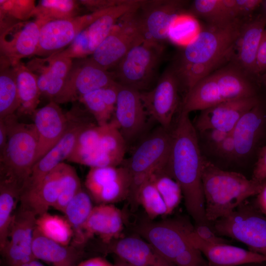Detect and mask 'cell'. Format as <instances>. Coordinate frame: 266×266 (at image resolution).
<instances>
[{"label": "cell", "instance_id": "obj_1", "mask_svg": "<svg viewBox=\"0 0 266 266\" xmlns=\"http://www.w3.org/2000/svg\"><path fill=\"white\" fill-rule=\"evenodd\" d=\"M166 173L180 185L186 209L196 225L212 226L205 216L201 182L203 157L201 154L197 130L189 114L181 111L173 132Z\"/></svg>", "mask_w": 266, "mask_h": 266}, {"label": "cell", "instance_id": "obj_2", "mask_svg": "<svg viewBox=\"0 0 266 266\" xmlns=\"http://www.w3.org/2000/svg\"><path fill=\"white\" fill-rule=\"evenodd\" d=\"M245 21L223 26L207 25L185 46L170 66L180 88L187 92L200 80L230 62Z\"/></svg>", "mask_w": 266, "mask_h": 266}, {"label": "cell", "instance_id": "obj_3", "mask_svg": "<svg viewBox=\"0 0 266 266\" xmlns=\"http://www.w3.org/2000/svg\"><path fill=\"white\" fill-rule=\"evenodd\" d=\"M201 182L205 216L212 225L234 211L260 191L262 182L248 179L241 173L222 169L203 158Z\"/></svg>", "mask_w": 266, "mask_h": 266}, {"label": "cell", "instance_id": "obj_4", "mask_svg": "<svg viewBox=\"0 0 266 266\" xmlns=\"http://www.w3.org/2000/svg\"><path fill=\"white\" fill-rule=\"evenodd\" d=\"M254 81L229 63L200 80L187 92L181 111L189 114L230 100L256 96Z\"/></svg>", "mask_w": 266, "mask_h": 266}, {"label": "cell", "instance_id": "obj_5", "mask_svg": "<svg viewBox=\"0 0 266 266\" xmlns=\"http://www.w3.org/2000/svg\"><path fill=\"white\" fill-rule=\"evenodd\" d=\"M3 119L7 129V140L0 153V181L16 185L21 191L35 164L38 135L34 124L18 121L14 114Z\"/></svg>", "mask_w": 266, "mask_h": 266}, {"label": "cell", "instance_id": "obj_6", "mask_svg": "<svg viewBox=\"0 0 266 266\" xmlns=\"http://www.w3.org/2000/svg\"><path fill=\"white\" fill-rule=\"evenodd\" d=\"M171 144V133L160 126L146 136L125 164H122L127 167L130 175L127 200L132 209L139 205L138 195L142 185L155 172L166 166Z\"/></svg>", "mask_w": 266, "mask_h": 266}, {"label": "cell", "instance_id": "obj_7", "mask_svg": "<svg viewBox=\"0 0 266 266\" xmlns=\"http://www.w3.org/2000/svg\"><path fill=\"white\" fill-rule=\"evenodd\" d=\"M219 235L246 245L248 250L266 257V216L252 202L245 200L228 215L212 223Z\"/></svg>", "mask_w": 266, "mask_h": 266}, {"label": "cell", "instance_id": "obj_8", "mask_svg": "<svg viewBox=\"0 0 266 266\" xmlns=\"http://www.w3.org/2000/svg\"><path fill=\"white\" fill-rule=\"evenodd\" d=\"M164 52L162 44L145 40L132 48L112 71L116 81L139 92L152 82Z\"/></svg>", "mask_w": 266, "mask_h": 266}, {"label": "cell", "instance_id": "obj_9", "mask_svg": "<svg viewBox=\"0 0 266 266\" xmlns=\"http://www.w3.org/2000/svg\"><path fill=\"white\" fill-rule=\"evenodd\" d=\"M138 9L122 16L90 56L103 69L114 68L132 48L145 40Z\"/></svg>", "mask_w": 266, "mask_h": 266}, {"label": "cell", "instance_id": "obj_10", "mask_svg": "<svg viewBox=\"0 0 266 266\" xmlns=\"http://www.w3.org/2000/svg\"><path fill=\"white\" fill-rule=\"evenodd\" d=\"M144 0H126L109 8L102 15L83 30L65 49L54 53L59 57L71 59L91 55L108 34L119 19L128 12L138 9Z\"/></svg>", "mask_w": 266, "mask_h": 266}, {"label": "cell", "instance_id": "obj_11", "mask_svg": "<svg viewBox=\"0 0 266 266\" xmlns=\"http://www.w3.org/2000/svg\"><path fill=\"white\" fill-rule=\"evenodd\" d=\"M117 82L113 72L105 70L90 57L73 61L64 87L53 100L58 104L78 100L84 95Z\"/></svg>", "mask_w": 266, "mask_h": 266}, {"label": "cell", "instance_id": "obj_12", "mask_svg": "<svg viewBox=\"0 0 266 266\" xmlns=\"http://www.w3.org/2000/svg\"><path fill=\"white\" fill-rule=\"evenodd\" d=\"M67 113L70 119L67 130L57 143L34 165L22 191L41 182L64 160H67L81 132L93 123L85 115L84 111L78 107L72 108Z\"/></svg>", "mask_w": 266, "mask_h": 266}, {"label": "cell", "instance_id": "obj_13", "mask_svg": "<svg viewBox=\"0 0 266 266\" xmlns=\"http://www.w3.org/2000/svg\"><path fill=\"white\" fill-rule=\"evenodd\" d=\"M137 233L168 262L174 264L193 248L185 234L181 219L140 224Z\"/></svg>", "mask_w": 266, "mask_h": 266}, {"label": "cell", "instance_id": "obj_14", "mask_svg": "<svg viewBox=\"0 0 266 266\" xmlns=\"http://www.w3.org/2000/svg\"><path fill=\"white\" fill-rule=\"evenodd\" d=\"M129 172L123 165L90 167L85 186L91 197L100 204H112L128 198Z\"/></svg>", "mask_w": 266, "mask_h": 266}, {"label": "cell", "instance_id": "obj_15", "mask_svg": "<svg viewBox=\"0 0 266 266\" xmlns=\"http://www.w3.org/2000/svg\"><path fill=\"white\" fill-rule=\"evenodd\" d=\"M180 88L178 81L169 66L153 89L140 92L147 115L167 130L178 106Z\"/></svg>", "mask_w": 266, "mask_h": 266}, {"label": "cell", "instance_id": "obj_16", "mask_svg": "<svg viewBox=\"0 0 266 266\" xmlns=\"http://www.w3.org/2000/svg\"><path fill=\"white\" fill-rule=\"evenodd\" d=\"M109 9L44 23L40 28L38 46L35 55L48 57L65 49L83 30Z\"/></svg>", "mask_w": 266, "mask_h": 266}, {"label": "cell", "instance_id": "obj_17", "mask_svg": "<svg viewBox=\"0 0 266 266\" xmlns=\"http://www.w3.org/2000/svg\"><path fill=\"white\" fill-rule=\"evenodd\" d=\"M188 3L181 0H144L138 12L145 40L162 44L168 39L172 23Z\"/></svg>", "mask_w": 266, "mask_h": 266}, {"label": "cell", "instance_id": "obj_18", "mask_svg": "<svg viewBox=\"0 0 266 266\" xmlns=\"http://www.w3.org/2000/svg\"><path fill=\"white\" fill-rule=\"evenodd\" d=\"M37 217L21 205L17 207L8 241L0 250L9 266H19L36 259L33 254L32 243Z\"/></svg>", "mask_w": 266, "mask_h": 266}, {"label": "cell", "instance_id": "obj_19", "mask_svg": "<svg viewBox=\"0 0 266 266\" xmlns=\"http://www.w3.org/2000/svg\"><path fill=\"white\" fill-rule=\"evenodd\" d=\"M43 23L34 19L18 22L0 33V57L12 66L35 54Z\"/></svg>", "mask_w": 266, "mask_h": 266}, {"label": "cell", "instance_id": "obj_20", "mask_svg": "<svg viewBox=\"0 0 266 266\" xmlns=\"http://www.w3.org/2000/svg\"><path fill=\"white\" fill-rule=\"evenodd\" d=\"M147 114L140 92L119 84L112 120L126 143L137 138L146 124Z\"/></svg>", "mask_w": 266, "mask_h": 266}, {"label": "cell", "instance_id": "obj_21", "mask_svg": "<svg viewBox=\"0 0 266 266\" xmlns=\"http://www.w3.org/2000/svg\"><path fill=\"white\" fill-rule=\"evenodd\" d=\"M186 236L196 249L205 258L207 266H238L266 261V257L229 244H211L200 239L195 233L193 226L182 219Z\"/></svg>", "mask_w": 266, "mask_h": 266}, {"label": "cell", "instance_id": "obj_22", "mask_svg": "<svg viewBox=\"0 0 266 266\" xmlns=\"http://www.w3.org/2000/svg\"><path fill=\"white\" fill-rule=\"evenodd\" d=\"M260 102L256 96L222 102L201 110L194 126L200 133L217 129L231 133L241 116Z\"/></svg>", "mask_w": 266, "mask_h": 266}, {"label": "cell", "instance_id": "obj_23", "mask_svg": "<svg viewBox=\"0 0 266 266\" xmlns=\"http://www.w3.org/2000/svg\"><path fill=\"white\" fill-rule=\"evenodd\" d=\"M266 28L260 13L245 21L234 42L229 62L254 81L257 52Z\"/></svg>", "mask_w": 266, "mask_h": 266}, {"label": "cell", "instance_id": "obj_24", "mask_svg": "<svg viewBox=\"0 0 266 266\" xmlns=\"http://www.w3.org/2000/svg\"><path fill=\"white\" fill-rule=\"evenodd\" d=\"M33 115L38 135L35 164L61 139L67 130L70 119L68 113H65L54 101L37 109Z\"/></svg>", "mask_w": 266, "mask_h": 266}, {"label": "cell", "instance_id": "obj_25", "mask_svg": "<svg viewBox=\"0 0 266 266\" xmlns=\"http://www.w3.org/2000/svg\"><path fill=\"white\" fill-rule=\"evenodd\" d=\"M73 60L53 54L45 58H35L26 66L36 77L41 96L53 101L62 91Z\"/></svg>", "mask_w": 266, "mask_h": 266}, {"label": "cell", "instance_id": "obj_26", "mask_svg": "<svg viewBox=\"0 0 266 266\" xmlns=\"http://www.w3.org/2000/svg\"><path fill=\"white\" fill-rule=\"evenodd\" d=\"M105 252L112 253L133 266H174L146 240L128 236L106 244Z\"/></svg>", "mask_w": 266, "mask_h": 266}, {"label": "cell", "instance_id": "obj_27", "mask_svg": "<svg viewBox=\"0 0 266 266\" xmlns=\"http://www.w3.org/2000/svg\"><path fill=\"white\" fill-rule=\"evenodd\" d=\"M266 126V114L260 102L244 113L231 132L235 147V159L249 156L257 146Z\"/></svg>", "mask_w": 266, "mask_h": 266}, {"label": "cell", "instance_id": "obj_28", "mask_svg": "<svg viewBox=\"0 0 266 266\" xmlns=\"http://www.w3.org/2000/svg\"><path fill=\"white\" fill-rule=\"evenodd\" d=\"M127 143L115 122L106 125L98 143L88 157L84 165L90 167L117 166L122 165Z\"/></svg>", "mask_w": 266, "mask_h": 266}, {"label": "cell", "instance_id": "obj_29", "mask_svg": "<svg viewBox=\"0 0 266 266\" xmlns=\"http://www.w3.org/2000/svg\"><path fill=\"white\" fill-rule=\"evenodd\" d=\"M62 164H60L37 185L23 190L20 204L37 217L48 212L59 197Z\"/></svg>", "mask_w": 266, "mask_h": 266}, {"label": "cell", "instance_id": "obj_30", "mask_svg": "<svg viewBox=\"0 0 266 266\" xmlns=\"http://www.w3.org/2000/svg\"><path fill=\"white\" fill-rule=\"evenodd\" d=\"M123 220L121 211L112 204L94 206L84 227L86 237L98 235L107 244L118 238L123 229Z\"/></svg>", "mask_w": 266, "mask_h": 266}, {"label": "cell", "instance_id": "obj_31", "mask_svg": "<svg viewBox=\"0 0 266 266\" xmlns=\"http://www.w3.org/2000/svg\"><path fill=\"white\" fill-rule=\"evenodd\" d=\"M34 258L50 266H77L81 256L79 249L71 245L65 246L42 235L35 228L32 243Z\"/></svg>", "mask_w": 266, "mask_h": 266}, {"label": "cell", "instance_id": "obj_32", "mask_svg": "<svg viewBox=\"0 0 266 266\" xmlns=\"http://www.w3.org/2000/svg\"><path fill=\"white\" fill-rule=\"evenodd\" d=\"M119 83L102 88L82 96L78 101L85 106L97 124L102 126L111 120L115 111Z\"/></svg>", "mask_w": 266, "mask_h": 266}, {"label": "cell", "instance_id": "obj_33", "mask_svg": "<svg viewBox=\"0 0 266 266\" xmlns=\"http://www.w3.org/2000/svg\"><path fill=\"white\" fill-rule=\"evenodd\" d=\"M93 207L91 196L82 189L63 212L73 231L70 245L78 249L81 248L88 240L84 227Z\"/></svg>", "mask_w": 266, "mask_h": 266}, {"label": "cell", "instance_id": "obj_34", "mask_svg": "<svg viewBox=\"0 0 266 266\" xmlns=\"http://www.w3.org/2000/svg\"><path fill=\"white\" fill-rule=\"evenodd\" d=\"M13 66L20 100L16 113L20 115H33L37 109L41 96L36 77L21 61Z\"/></svg>", "mask_w": 266, "mask_h": 266}, {"label": "cell", "instance_id": "obj_35", "mask_svg": "<svg viewBox=\"0 0 266 266\" xmlns=\"http://www.w3.org/2000/svg\"><path fill=\"white\" fill-rule=\"evenodd\" d=\"M188 11L212 26H223L236 20L227 0H195L189 5Z\"/></svg>", "mask_w": 266, "mask_h": 266}, {"label": "cell", "instance_id": "obj_36", "mask_svg": "<svg viewBox=\"0 0 266 266\" xmlns=\"http://www.w3.org/2000/svg\"><path fill=\"white\" fill-rule=\"evenodd\" d=\"M20 106L14 68L0 57V119L15 114Z\"/></svg>", "mask_w": 266, "mask_h": 266}, {"label": "cell", "instance_id": "obj_37", "mask_svg": "<svg viewBox=\"0 0 266 266\" xmlns=\"http://www.w3.org/2000/svg\"><path fill=\"white\" fill-rule=\"evenodd\" d=\"M21 189L15 184L0 181V250L6 244L10 228L20 202Z\"/></svg>", "mask_w": 266, "mask_h": 266}, {"label": "cell", "instance_id": "obj_38", "mask_svg": "<svg viewBox=\"0 0 266 266\" xmlns=\"http://www.w3.org/2000/svg\"><path fill=\"white\" fill-rule=\"evenodd\" d=\"M78 0H41L35 5L32 17L43 24L51 21L69 19L79 16Z\"/></svg>", "mask_w": 266, "mask_h": 266}, {"label": "cell", "instance_id": "obj_39", "mask_svg": "<svg viewBox=\"0 0 266 266\" xmlns=\"http://www.w3.org/2000/svg\"><path fill=\"white\" fill-rule=\"evenodd\" d=\"M35 228L46 237L65 246L70 245L72 228L66 217L47 212L37 217Z\"/></svg>", "mask_w": 266, "mask_h": 266}, {"label": "cell", "instance_id": "obj_40", "mask_svg": "<svg viewBox=\"0 0 266 266\" xmlns=\"http://www.w3.org/2000/svg\"><path fill=\"white\" fill-rule=\"evenodd\" d=\"M35 5L34 1L31 0H0V33L32 17Z\"/></svg>", "mask_w": 266, "mask_h": 266}, {"label": "cell", "instance_id": "obj_41", "mask_svg": "<svg viewBox=\"0 0 266 266\" xmlns=\"http://www.w3.org/2000/svg\"><path fill=\"white\" fill-rule=\"evenodd\" d=\"M106 125L92 123L84 129L79 134L73 150L67 160L83 165L100 141Z\"/></svg>", "mask_w": 266, "mask_h": 266}, {"label": "cell", "instance_id": "obj_42", "mask_svg": "<svg viewBox=\"0 0 266 266\" xmlns=\"http://www.w3.org/2000/svg\"><path fill=\"white\" fill-rule=\"evenodd\" d=\"M149 179L163 199L167 215L171 213L178 206L183 197L180 185L163 169L155 172Z\"/></svg>", "mask_w": 266, "mask_h": 266}, {"label": "cell", "instance_id": "obj_43", "mask_svg": "<svg viewBox=\"0 0 266 266\" xmlns=\"http://www.w3.org/2000/svg\"><path fill=\"white\" fill-rule=\"evenodd\" d=\"M82 189L81 181L75 169L71 166L63 163L59 195L53 207L63 213L66 205Z\"/></svg>", "mask_w": 266, "mask_h": 266}, {"label": "cell", "instance_id": "obj_44", "mask_svg": "<svg viewBox=\"0 0 266 266\" xmlns=\"http://www.w3.org/2000/svg\"><path fill=\"white\" fill-rule=\"evenodd\" d=\"M138 202L151 219L161 215H167V208L163 199L149 179L140 188Z\"/></svg>", "mask_w": 266, "mask_h": 266}, {"label": "cell", "instance_id": "obj_45", "mask_svg": "<svg viewBox=\"0 0 266 266\" xmlns=\"http://www.w3.org/2000/svg\"><path fill=\"white\" fill-rule=\"evenodd\" d=\"M182 14L173 22L168 33V38L178 44L183 43L190 39L196 28V22L192 17Z\"/></svg>", "mask_w": 266, "mask_h": 266}, {"label": "cell", "instance_id": "obj_46", "mask_svg": "<svg viewBox=\"0 0 266 266\" xmlns=\"http://www.w3.org/2000/svg\"><path fill=\"white\" fill-rule=\"evenodd\" d=\"M263 0H229V3L236 20H246L254 16L260 9Z\"/></svg>", "mask_w": 266, "mask_h": 266}, {"label": "cell", "instance_id": "obj_47", "mask_svg": "<svg viewBox=\"0 0 266 266\" xmlns=\"http://www.w3.org/2000/svg\"><path fill=\"white\" fill-rule=\"evenodd\" d=\"M193 230L197 235L203 241L211 244H230V241L218 235L212 227L206 225H195Z\"/></svg>", "mask_w": 266, "mask_h": 266}, {"label": "cell", "instance_id": "obj_48", "mask_svg": "<svg viewBox=\"0 0 266 266\" xmlns=\"http://www.w3.org/2000/svg\"><path fill=\"white\" fill-rule=\"evenodd\" d=\"M126 0H81L80 5L92 12H98L118 6Z\"/></svg>", "mask_w": 266, "mask_h": 266}, {"label": "cell", "instance_id": "obj_49", "mask_svg": "<svg viewBox=\"0 0 266 266\" xmlns=\"http://www.w3.org/2000/svg\"><path fill=\"white\" fill-rule=\"evenodd\" d=\"M266 72V28L258 47L256 59V81L257 78Z\"/></svg>", "mask_w": 266, "mask_h": 266}, {"label": "cell", "instance_id": "obj_50", "mask_svg": "<svg viewBox=\"0 0 266 266\" xmlns=\"http://www.w3.org/2000/svg\"><path fill=\"white\" fill-rule=\"evenodd\" d=\"M251 179L259 182L266 179V145L259 152Z\"/></svg>", "mask_w": 266, "mask_h": 266}, {"label": "cell", "instance_id": "obj_51", "mask_svg": "<svg viewBox=\"0 0 266 266\" xmlns=\"http://www.w3.org/2000/svg\"><path fill=\"white\" fill-rule=\"evenodd\" d=\"M214 150L220 156L224 158L235 159V147L231 133L226 137Z\"/></svg>", "mask_w": 266, "mask_h": 266}, {"label": "cell", "instance_id": "obj_52", "mask_svg": "<svg viewBox=\"0 0 266 266\" xmlns=\"http://www.w3.org/2000/svg\"><path fill=\"white\" fill-rule=\"evenodd\" d=\"M204 133H206L207 140L214 150L231 133L217 129L209 130Z\"/></svg>", "mask_w": 266, "mask_h": 266}, {"label": "cell", "instance_id": "obj_53", "mask_svg": "<svg viewBox=\"0 0 266 266\" xmlns=\"http://www.w3.org/2000/svg\"><path fill=\"white\" fill-rule=\"evenodd\" d=\"M252 203L258 210L266 216V179L262 182L261 188Z\"/></svg>", "mask_w": 266, "mask_h": 266}, {"label": "cell", "instance_id": "obj_54", "mask_svg": "<svg viewBox=\"0 0 266 266\" xmlns=\"http://www.w3.org/2000/svg\"><path fill=\"white\" fill-rule=\"evenodd\" d=\"M77 266H113L107 261L101 257L92 258L78 264Z\"/></svg>", "mask_w": 266, "mask_h": 266}, {"label": "cell", "instance_id": "obj_55", "mask_svg": "<svg viewBox=\"0 0 266 266\" xmlns=\"http://www.w3.org/2000/svg\"><path fill=\"white\" fill-rule=\"evenodd\" d=\"M7 140V129L3 119H0V153L4 149Z\"/></svg>", "mask_w": 266, "mask_h": 266}, {"label": "cell", "instance_id": "obj_56", "mask_svg": "<svg viewBox=\"0 0 266 266\" xmlns=\"http://www.w3.org/2000/svg\"><path fill=\"white\" fill-rule=\"evenodd\" d=\"M19 266H44L38 260L34 259Z\"/></svg>", "mask_w": 266, "mask_h": 266}, {"label": "cell", "instance_id": "obj_57", "mask_svg": "<svg viewBox=\"0 0 266 266\" xmlns=\"http://www.w3.org/2000/svg\"><path fill=\"white\" fill-rule=\"evenodd\" d=\"M260 9L261 10L260 14L264 18L266 24V0H263Z\"/></svg>", "mask_w": 266, "mask_h": 266}, {"label": "cell", "instance_id": "obj_58", "mask_svg": "<svg viewBox=\"0 0 266 266\" xmlns=\"http://www.w3.org/2000/svg\"><path fill=\"white\" fill-rule=\"evenodd\" d=\"M256 82H257L258 83L263 85L264 86H266V72L260 76H259L257 78Z\"/></svg>", "mask_w": 266, "mask_h": 266}, {"label": "cell", "instance_id": "obj_59", "mask_svg": "<svg viewBox=\"0 0 266 266\" xmlns=\"http://www.w3.org/2000/svg\"><path fill=\"white\" fill-rule=\"evenodd\" d=\"M238 266H266V261L263 262L248 263Z\"/></svg>", "mask_w": 266, "mask_h": 266}, {"label": "cell", "instance_id": "obj_60", "mask_svg": "<svg viewBox=\"0 0 266 266\" xmlns=\"http://www.w3.org/2000/svg\"><path fill=\"white\" fill-rule=\"evenodd\" d=\"M113 266H133L119 259V260L117 261L116 263L113 265Z\"/></svg>", "mask_w": 266, "mask_h": 266}]
</instances>
